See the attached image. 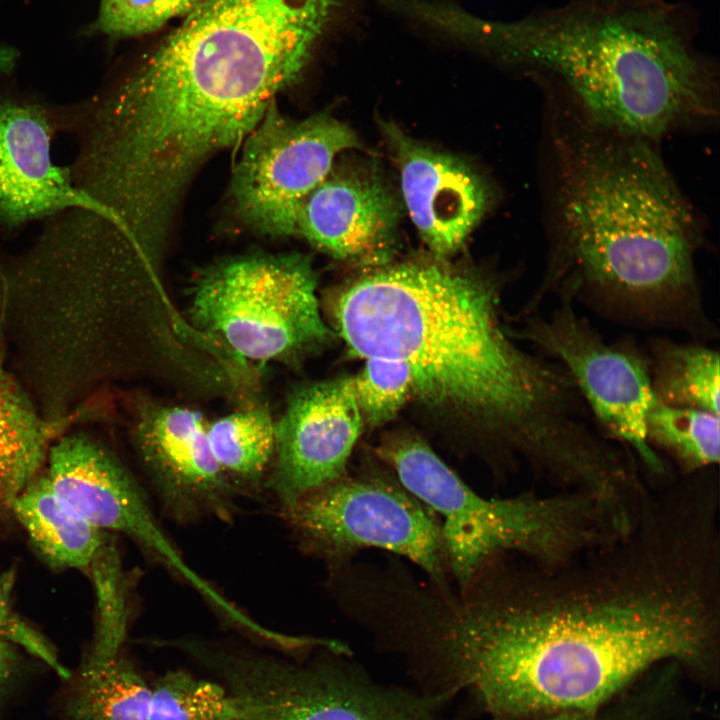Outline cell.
Here are the masks:
<instances>
[{
    "mask_svg": "<svg viewBox=\"0 0 720 720\" xmlns=\"http://www.w3.org/2000/svg\"><path fill=\"white\" fill-rule=\"evenodd\" d=\"M402 628L420 665L499 719L596 710L659 664L716 663L720 539L693 508L654 498L565 564L505 553L462 585L418 583Z\"/></svg>",
    "mask_w": 720,
    "mask_h": 720,
    "instance_id": "obj_1",
    "label": "cell"
},
{
    "mask_svg": "<svg viewBox=\"0 0 720 720\" xmlns=\"http://www.w3.org/2000/svg\"><path fill=\"white\" fill-rule=\"evenodd\" d=\"M499 304L494 280L416 262L352 282L333 315L352 354L403 362L413 395L470 423L495 476L525 464L567 481L592 460L598 431L569 373L515 344Z\"/></svg>",
    "mask_w": 720,
    "mask_h": 720,
    "instance_id": "obj_2",
    "label": "cell"
},
{
    "mask_svg": "<svg viewBox=\"0 0 720 720\" xmlns=\"http://www.w3.org/2000/svg\"><path fill=\"white\" fill-rule=\"evenodd\" d=\"M553 141L552 243L525 314L565 292L618 323L715 339L699 226L652 143L579 118Z\"/></svg>",
    "mask_w": 720,
    "mask_h": 720,
    "instance_id": "obj_3",
    "label": "cell"
},
{
    "mask_svg": "<svg viewBox=\"0 0 720 720\" xmlns=\"http://www.w3.org/2000/svg\"><path fill=\"white\" fill-rule=\"evenodd\" d=\"M695 32L664 0H569L492 22L487 51L560 84L591 124L653 143L718 114V73Z\"/></svg>",
    "mask_w": 720,
    "mask_h": 720,
    "instance_id": "obj_4",
    "label": "cell"
},
{
    "mask_svg": "<svg viewBox=\"0 0 720 720\" xmlns=\"http://www.w3.org/2000/svg\"><path fill=\"white\" fill-rule=\"evenodd\" d=\"M375 454L439 518L456 585L494 556L512 553L555 567L611 542L627 527L619 510L583 491L481 496L413 433L384 437Z\"/></svg>",
    "mask_w": 720,
    "mask_h": 720,
    "instance_id": "obj_5",
    "label": "cell"
},
{
    "mask_svg": "<svg viewBox=\"0 0 720 720\" xmlns=\"http://www.w3.org/2000/svg\"><path fill=\"white\" fill-rule=\"evenodd\" d=\"M187 301L194 327L242 360L293 365L331 338L304 254L219 259L197 272Z\"/></svg>",
    "mask_w": 720,
    "mask_h": 720,
    "instance_id": "obj_6",
    "label": "cell"
},
{
    "mask_svg": "<svg viewBox=\"0 0 720 720\" xmlns=\"http://www.w3.org/2000/svg\"><path fill=\"white\" fill-rule=\"evenodd\" d=\"M281 514L300 549L327 571L378 549L409 561L437 584L453 582L439 518L385 464L348 470Z\"/></svg>",
    "mask_w": 720,
    "mask_h": 720,
    "instance_id": "obj_7",
    "label": "cell"
},
{
    "mask_svg": "<svg viewBox=\"0 0 720 720\" xmlns=\"http://www.w3.org/2000/svg\"><path fill=\"white\" fill-rule=\"evenodd\" d=\"M189 655L225 680L234 720H436L442 697L377 688L332 661L299 665L204 640Z\"/></svg>",
    "mask_w": 720,
    "mask_h": 720,
    "instance_id": "obj_8",
    "label": "cell"
},
{
    "mask_svg": "<svg viewBox=\"0 0 720 720\" xmlns=\"http://www.w3.org/2000/svg\"><path fill=\"white\" fill-rule=\"evenodd\" d=\"M547 316L525 314L517 337L559 363L575 382L600 431L627 447L654 480L667 468L646 435V415L654 400L648 359L634 345L608 344L577 312L574 299L560 292Z\"/></svg>",
    "mask_w": 720,
    "mask_h": 720,
    "instance_id": "obj_9",
    "label": "cell"
},
{
    "mask_svg": "<svg viewBox=\"0 0 720 720\" xmlns=\"http://www.w3.org/2000/svg\"><path fill=\"white\" fill-rule=\"evenodd\" d=\"M243 144L231 181L233 206L257 232L285 237L296 233L303 201L357 139L327 113L293 120L274 102Z\"/></svg>",
    "mask_w": 720,
    "mask_h": 720,
    "instance_id": "obj_10",
    "label": "cell"
},
{
    "mask_svg": "<svg viewBox=\"0 0 720 720\" xmlns=\"http://www.w3.org/2000/svg\"><path fill=\"white\" fill-rule=\"evenodd\" d=\"M46 461L44 477L51 488L87 522L130 538L204 601L216 598L217 588L187 562L141 487L111 451L85 433H67L51 445Z\"/></svg>",
    "mask_w": 720,
    "mask_h": 720,
    "instance_id": "obj_11",
    "label": "cell"
},
{
    "mask_svg": "<svg viewBox=\"0 0 720 720\" xmlns=\"http://www.w3.org/2000/svg\"><path fill=\"white\" fill-rule=\"evenodd\" d=\"M208 421L198 410L141 398L131 437L159 502L175 521H229L239 489L214 458Z\"/></svg>",
    "mask_w": 720,
    "mask_h": 720,
    "instance_id": "obj_12",
    "label": "cell"
},
{
    "mask_svg": "<svg viewBox=\"0 0 720 720\" xmlns=\"http://www.w3.org/2000/svg\"><path fill=\"white\" fill-rule=\"evenodd\" d=\"M364 423L351 377L296 386L275 420L276 447L265 486L281 510L348 472Z\"/></svg>",
    "mask_w": 720,
    "mask_h": 720,
    "instance_id": "obj_13",
    "label": "cell"
},
{
    "mask_svg": "<svg viewBox=\"0 0 720 720\" xmlns=\"http://www.w3.org/2000/svg\"><path fill=\"white\" fill-rule=\"evenodd\" d=\"M63 127L62 107L0 92V234L73 209L103 217L70 169L53 163L52 140Z\"/></svg>",
    "mask_w": 720,
    "mask_h": 720,
    "instance_id": "obj_14",
    "label": "cell"
},
{
    "mask_svg": "<svg viewBox=\"0 0 720 720\" xmlns=\"http://www.w3.org/2000/svg\"><path fill=\"white\" fill-rule=\"evenodd\" d=\"M400 210L376 168L332 167L301 204L296 233L338 259L381 266L395 251Z\"/></svg>",
    "mask_w": 720,
    "mask_h": 720,
    "instance_id": "obj_15",
    "label": "cell"
},
{
    "mask_svg": "<svg viewBox=\"0 0 720 720\" xmlns=\"http://www.w3.org/2000/svg\"><path fill=\"white\" fill-rule=\"evenodd\" d=\"M397 160L402 196L421 238L438 258L455 253L488 209L490 190L461 159L383 124Z\"/></svg>",
    "mask_w": 720,
    "mask_h": 720,
    "instance_id": "obj_16",
    "label": "cell"
},
{
    "mask_svg": "<svg viewBox=\"0 0 720 720\" xmlns=\"http://www.w3.org/2000/svg\"><path fill=\"white\" fill-rule=\"evenodd\" d=\"M0 329V505L10 507L37 476L70 421L46 418L8 368Z\"/></svg>",
    "mask_w": 720,
    "mask_h": 720,
    "instance_id": "obj_17",
    "label": "cell"
},
{
    "mask_svg": "<svg viewBox=\"0 0 720 720\" xmlns=\"http://www.w3.org/2000/svg\"><path fill=\"white\" fill-rule=\"evenodd\" d=\"M10 508L41 554L54 566L90 567L104 546L95 528L59 497L46 478H35Z\"/></svg>",
    "mask_w": 720,
    "mask_h": 720,
    "instance_id": "obj_18",
    "label": "cell"
},
{
    "mask_svg": "<svg viewBox=\"0 0 720 720\" xmlns=\"http://www.w3.org/2000/svg\"><path fill=\"white\" fill-rule=\"evenodd\" d=\"M649 373L655 399L719 415V352L705 343L655 337L649 342Z\"/></svg>",
    "mask_w": 720,
    "mask_h": 720,
    "instance_id": "obj_19",
    "label": "cell"
},
{
    "mask_svg": "<svg viewBox=\"0 0 720 720\" xmlns=\"http://www.w3.org/2000/svg\"><path fill=\"white\" fill-rule=\"evenodd\" d=\"M207 438L214 458L238 489L265 485L276 447L268 406L253 405L209 422Z\"/></svg>",
    "mask_w": 720,
    "mask_h": 720,
    "instance_id": "obj_20",
    "label": "cell"
},
{
    "mask_svg": "<svg viewBox=\"0 0 720 720\" xmlns=\"http://www.w3.org/2000/svg\"><path fill=\"white\" fill-rule=\"evenodd\" d=\"M151 688L127 659L83 664L72 689L74 720H149Z\"/></svg>",
    "mask_w": 720,
    "mask_h": 720,
    "instance_id": "obj_21",
    "label": "cell"
},
{
    "mask_svg": "<svg viewBox=\"0 0 720 720\" xmlns=\"http://www.w3.org/2000/svg\"><path fill=\"white\" fill-rule=\"evenodd\" d=\"M719 415L694 408L664 404L654 398L646 415L649 444L663 450L681 474L718 467Z\"/></svg>",
    "mask_w": 720,
    "mask_h": 720,
    "instance_id": "obj_22",
    "label": "cell"
},
{
    "mask_svg": "<svg viewBox=\"0 0 720 720\" xmlns=\"http://www.w3.org/2000/svg\"><path fill=\"white\" fill-rule=\"evenodd\" d=\"M237 715V701L225 686L186 671H168L152 685L149 720H234Z\"/></svg>",
    "mask_w": 720,
    "mask_h": 720,
    "instance_id": "obj_23",
    "label": "cell"
},
{
    "mask_svg": "<svg viewBox=\"0 0 720 720\" xmlns=\"http://www.w3.org/2000/svg\"><path fill=\"white\" fill-rule=\"evenodd\" d=\"M90 567L97 590L99 617L85 664L101 665L120 655L126 634L127 607L116 553L104 545Z\"/></svg>",
    "mask_w": 720,
    "mask_h": 720,
    "instance_id": "obj_24",
    "label": "cell"
},
{
    "mask_svg": "<svg viewBox=\"0 0 720 720\" xmlns=\"http://www.w3.org/2000/svg\"><path fill=\"white\" fill-rule=\"evenodd\" d=\"M351 378L363 423L370 427L392 420L413 395L411 373L403 362L366 358Z\"/></svg>",
    "mask_w": 720,
    "mask_h": 720,
    "instance_id": "obj_25",
    "label": "cell"
},
{
    "mask_svg": "<svg viewBox=\"0 0 720 720\" xmlns=\"http://www.w3.org/2000/svg\"><path fill=\"white\" fill-rule=\"evenodd\" d=\"M201 0H101L96 19L86 36L112 40L136 37L162 28L171 19L187 15Z\"/></svg>",
    "mask_w": 720,
    "mask_h": 720,
    "instance_id": "obj_26",
    "label": "cell"
},
{
    "mask_svg": "<svg viewBox=\"0 0 720 720\" xmlns=\"http://www.w3.org/2000/svg\"><path fill=\"white\" fill-rule=\"evenodd\" d=\"M0 634L10 643L25 648L49 665L59 676L68 678L69 671L61 664L49 643L13 611L6 591L0 588Z\"/></svg>",
    "mask_w": 720,
    "mask_h": 720,
    "instance_id": "obj_27",
    "label": "cell"
},
{
    "mask_svg": "<svg viewBox=\"0 0 720 720\" xmlns=\"http://www.w3.org/2000/svg\"><path fill=\"white\" fill-rule=\"evenodd\" d=\"M11 644L0 634V695L6 688L15 666V654Z\"/></svg>",
    "mask_w": 720,
    "mask_h": 720,
    "instance_id": "obj_28",
    "label": "cell"
},
{
    "mask_svg": "<svg viewBox=\"0 0 720 720\" xmlns=\"http://www.w3.org/2000/svg\"><path fill=\"white\" fill-rule=\"evenodd\" d=\"M602 708V707H601ZM601 708L590 711H566L547 715L531 717L529 720H611L602 715ZM499 720H528L523 719H499Z\"/></svg>",
    "mask_w": 720,
    "mask_h": 720,
    "instance_id": "obj_29",
    "label": "cell"
}]
</instances>
